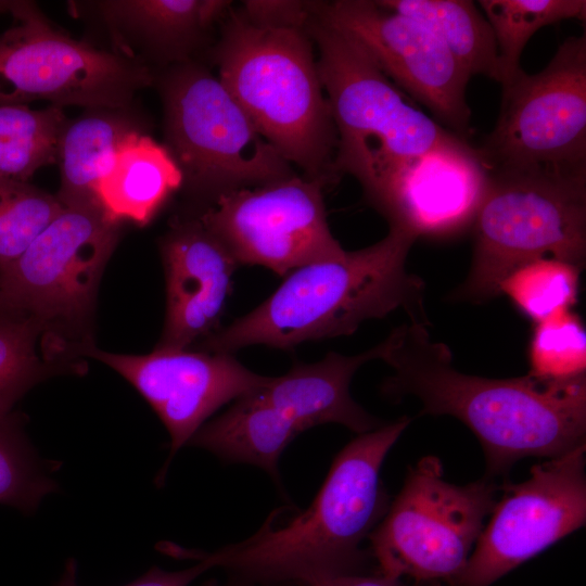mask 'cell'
I'll use <instances>...</instances> for the list:
<instances>
[{
  "label": "cell",
  "instance_id": "1",
  "mask_svg": "<svg viewBox=\"0 0 586 586\" xmlns=\"http://www.w3.org/2000/svg\"><path fill=\"white\" fill-rule=\"evenodd\" d=\"M393 374L382 394L416 397L420 415L451 416L477 437L486 476L505 477L525 457L556 458L585 445L586 374L548 380L525 374L491 379L463 373L445 343L428 326L405 323L385 339L381 358Z\"/></svg>",
  "mask_w": 586,
  "mask_h": 586
},
{
  "label": "cell",
  "instance_id": "2",
  "mask_svg": "<svg viewBox=\"0 0 586 586\" xmlns=\"http://www.w3.org/2000/svg\"><path fill=\"white\" fill-rule=\"evenodd\" d=\"M404 416L359 434L335 456L307 509L269 515L252 536L204 552L214 569L265 586H316L367 573L368 540L390 498L380 477L383 461L409 425Z\"/></svg>",
  "mask_w": 586,
  "mask_h": 586
},
{
  "label": "cell",
  "instance_id": "3",
  "mask_svg": "<svg viewBox=\"0 0 586 586\" xmlns=\"http://www.w3.org/2000/svg\"><path fill=\"white\" fill-rule=\"evenodd\" d=\"M416 240L390 227L372 245L298 267L257 307L196 348L234 354L264 345L292 351L305 342L351 335L362 322L397 309L410 322L428 326L424 282L406 267Z\"/></svg>",
  "mask_w": 586,
  "mask_h": 586
},
{
  "label": "cell",
  "instance_id": "4",
  "mask_svg": "<svg viewBox=\"0 0 586 586\" xmlns=\"http://www.w3.org/2000/svg\"><path fill=\"white\" fill-rule=\"evenodd\" d=\"M314 48L306 28L258 27L231 9L209 58L260 135L303 176L328 187L340 178L337 137Z\"/></svg>",
  "mask_w": 586,
  "mask_h": 586
},
{
  "label": "cell",
  "instance_id": "5",
  "mask_svg": "<svg viewBox=\"0 0 586 586\" xmlns=\"http://www.w3.org/2000/svg\"><path fill=\"white\" fill-rule=\"evenodd\" d=\"M306 30L336 130L335 173L356 178L369 203L410 160L458 137L409 103L348 35L314 13Z\"/></svg>",
  "mask_w": 586,
  "mask_h": 586
},
{
  "label": "cell",
  "instance_id": "6",
  "mask_svg": "<svg viewBox=\"0 0 586 586\" xmlns=\"http://www.w3.org/2000/svg\"><path fill=\"white\" fill-rule=\"evenodd\" d=\"M165 148L191 211L220 196L297 174L203 64H174L161 82Z\"/></svg>",
  "mask_w": 586,
  "mask_h": 586
},
{
  "label": "cell",
  "instance_id": "7",
  "mask_svg": "<svg viewBox=\"0 0 586 586\" xmlns=\"http://www.w3.org/2000/svg\"><path fill=\"white\" fill-rule=\"evenodd\" d=\"M473 252L451 300L483 303L499 295L514 268L552 257L581 269L586 262V180L488 173L471 225Z\"/></svg>",
  "mask_w": 586,
  "mask_h": 586
},
{
  "label": "cell",
  "instance_id": "8",
  "mask_svg": "<svg viewBox=\"0 0 586 586\" xmlns=\"http://www.w3.org/2000/svg\"><path fill=\"white\" fill-rule=\"evenodd\" d=\"M500 491L486 475L466 485L449 483L441 460L423 457L408 468L400 492L368 537L375 571L450 585L466 568Z\"/></svg>",
  "mask_w": 586,
  "mask_h": 586
},
{
  "label": "cell",
  "instance_id": "9",
  "mask_svg": "<svg viewBox=\"0 0 586 586\" xmlns=\"http://www.w3.org/2000/svg\"><path fill=\"white\" fill-rule=\"evenodd\" d=\"M488 173L586 180V33L568 37L536 74L502 86L493 131L477 148Z\"/></svg>",
  "mask_w": 586,
  "mask_h": 586
},
{
  "label": "cell",
  "instance_id": "10",
  "mask_svg": "<svg viewBox=\"0 0 586 586\" xmlns=\"http://www.w3.org/2000/svg\"><path fill=\"white\" fill-rule=\"evenodd\" d=\"M10 14L17 24L0 36V104L48 101L61 109L125 110L154 80L133 56L58 30L31 1L14 0Z\"/></svg>",
  "mask_w": 586,
  "mask_h": 586
},
{
  "label": "cell",
  "instance_id": "11",
  "mask_svg": "<svg viewBox=\"0 0 586 586\" xmlns=\"http://www.w3.org/2000/svg\"><path fill=\"white\" fill-rule=\"evenodd\" d=\"M120 222L101 208L64 206L14 260L0 266V291L11 306L51 324L89 318Z\"/></svg>",
  "mask_w": 586,
  "mask_h": 586
},
{
  "label": "cell",
  "instance_id": "12",
  "mask_svg": "<svg viewBox=\"0 0 586 586\" xmlns=\"http://www.w3.org/2000/svg\"><path fill=\"white\" fill-rule=\"evenodd\" d=\"M327 186L303 175L240 189L195 212L239 266L285 277L306 264L344 252L328 222Z\"/></svg>",
  "mask_w": 586,
  "mask_h": 586
},
{
  "label": "cell",
  "instance_id": "13",
  "mask_svg": "<svg viewBox=\"0 0 586 586\" xmlns=\"http://www.w3.org/2000/svg\"><path fill=\"white\" fill-rule=\"evenodd\" d=\"M501 496L466 568L450 586H492L586 521L585 445L534 464Z\"/></svg>",
  "mask_w": 586,
  "mask_h": 586
},
{
  "label": "cell",
  "instance_id": "14",
  "mask_svg": "<svg viewBox=\"0 0 586 586\" xmlns=\"http://www.w3.org/2000/svg\"><path fill=\"white\" fill-rule=\"evenodd\" d=\"M311 11L348 35L396 87L466 140L471 77L429 27L371 0L311 1Z\"/></svg>",
  "mask_w": 586,
  "mask_h": 586
},
{
  "label": "cell",
  "instance_id": "15",
  "mask_svg": "<svg viewBox=\"0 0 586 586\" xmlns=\"http://www.w3.org/2000/svg\"><path fill=\"white\" fill-rule=\"evenodd\" d=\"M81 353L107 365L149 403L169 434L162 485L175 455L224 405L252 393L269 377L243 366L230 353L155 348L145 355L109 353L85 343Z\"/></svg>",
  "mask_w": 586,
  "mask_h": 586
},
{
  "label": "cell",
  "instance_id": "16",
  "mask_svg": "<svg viewBox=\"0 0 586 586\" xmlns=\"http://www.w3.org/2000/svg\"><path fill=\"white\" fill-rule=\"evenodd\" d=\"M487 183L477 148L455 137L406 163L370 204L390 227L445 238L472 225Z\"/></svg>",
  "mask_w": 586,
  "mask_h": 586
},
{
  "label": "cell",
  "instance_id": "17",
  "mask_svg": "<svg viewBox=\"0 0 586 586\" xmlns=\"http://www.w3.org/2000/svg\"><path fill=\"white\" fill-rule=\"evenodd\" d=\"M166 314L155 348L188 349L217 332L240 267L198 213L175 216L160 242Z\"/></svg>",
  "mask_w": 586,
  "mask_h": 586
},
{
  "label": "cell",
  "instance_id": "18",
  "mask_svg": "<svg viewBox=\"0 0 586 586\" xmlns=\"http://www.w3.org/2000/svg\"><path fill=\"white\" fill-rule=\"evenodd\" d=\"M385 341L357 355L329 352L316 362H295L279 377H269L252 393L301 434L314 426L335 423L364 434L384 424L351 395L356 371L381 359Z\"/></svg>",
  "mask_w": 586,
  "mask_h": 586
},
{
  "label": "cell",
  "instance_id": "19",
  "mask_svg": "<svg viewBox=\"0 0 586 586\" xmlns=\"http://www.w3.org/2000/svg\"><path fill=\"white\" fill-rule=\"evenodd\" d=\"M181 186V171L165 145L138 129L117 146L97 198L111 220L144 226Z\"/></svg>",
  "mask_w": 586,
  "mask_h": 586
},
{
  "label": "cell",
  "instance_id": "20",
  "mask_svg": "<svg viewBox=\"0 0 586 586\" xmlns=\"http://www.w3.org/2000/svg\"><path fill=\"white\" fill-rule=\"evenodd\" d=\"M107 22L141 38L157 59L191 61L232 9L228 0H111L99 2Z\"/></svg>",
  "mask_w": 586,
  "mask_h": 586
},
{
  "label": "cell",
  "instance_id": "21",
  "mask_svg": "<svg viewBox=\"0 0 586 586\" xmlns=\"http://www.w3.org/2000/svg\"><path fill=\"white\" fill-rule=\"evenodd\" d=\"M300 434L249 393L204 423L188 445L207 450L226 463L257 467L278 482L280 457Z\"/></svg>",
  "mask_w": 586,
  "mask_h": 586
},
{
  "label": "cell",
  "instance_id": "22",
  "mask_svg": "<svg viewBox=\"0 0 586 586\" xmlns=\"http://www.w3.org/2000/svg\"><path fill=\"white\" fill-rule=\"evenodd\" d=\"M136 123L118 110H97L66 122L58 141L61 186L56 198L63 206L100 207L98 184L114 153Z\"/></svg>",
  "mask_w": 586,
  "mask_h": 586
},
{
  "label": "cell",
  "instance_id": "23",
  "mask_svg": "<svg viewBox=\"0 0 586 586\" xmlns=\"http://www.w3.org/2000/svg\"><path fill=\"white\" fill-rule=\"evenodd\" d=\"M429 27L471 76L498 81V49L486 17L470 0H377Z\"/></svg>",
  "mask_w": 586,
  "mask_h": 586
},
{
  "label": "cell",
  "instance_id": "24",
  "mask_svg": "<svg viewBox=\"0 0 586 586\" xmlns=\"http://www.w3.org/2000/svg\"><path fill=\"white\" fill-rule=\"evenodd\" d=\"M498 49L501 87L522 71L521 55L532 36L564 20H586L585 0H480Z\"/></svg>",
  "mask_w": 586,
  "mask_h": 586
},
{
  "label": "cell",
  "instance_id": "25",
  "mask_svg": "<svg viewBox=\"0 0 586 586\" xmlns=\"http://www.w3.org/2000/svg\"><path fill=\"white\" fill-rule=\"evenodd\" d=\"M24 426V416L16 411L0 419V505L31 514L59 489L52 475L61 463L41 458Z\"/></svg>",
  "mask_w": 586,
  "mask_h": 586
},
{
  "label": "cell",
  "instance_id": "26",
  "mask_svg": "<svg viewBox=\"0 0 586 586\" xmlns=\"http://www.w3.org/2000/svg\"><path fill=\"white\" fill-rule=\"evenodd\" d=\"M582 269L568 262L543 257L510 271L499 283V294L534 322L565 309L577 301Z\"/></svg>",
  "mask_w": 586,
  "mask_h": 586
},
{
  "label": "cell",
  "instance_id": "27",
  "mask_svg": "<svg viewBox=\"0 0 586 586\" xmlns=\"http://www.w3.org/2000/svg\"><path fill=\"white\" fill-rule=\"evenodd\" d=\"M43 330L39 320L27 315L0 320V419L55 370L37 352Z\"/></svg>",
  "mask_w": 586,
  "mask_h": 586
},
{
  "label": "cell",
  "instance_id": "28",
  "mask_svg": "<svg viewBox=\"0 0 586 586\" xmlns=\"http://www.w3.org/2000/svg\"><path fill=\"white\" fill-rule=\"evenodd\" d=\"M527 374L568 380L586 374V332L572 309L535 322L527 351Z\"/></svg>",
  "mask_w": 586,
  "mask_h": 586
},
{
  "label": "cell",
  "instance_id": "29",
  "mask_svg": "<svg viewBox=\"0 0 586 586\" xmlns=\"http://www.w3.org/2000/svg\"><path fill=\"white\" fill-rule=\"evenodd\" d=\"M63 208L29 182L0 176V266L18 257Z\"/></svg>",
  "mask_w": 586,
  "mask_h": 586
},
{
  "label": "cell",
  "instance_id": "30",
  "mask_svg": "<svg viewBox=\"0 0 586 586\" xmlns=\"http://www.w3.org/2000/svg\"><path fill=\"white\" fill-rule=\"evenodd\" d=\"M61 107L34 110L24 104H0V140L56 142L66 124Z\"/></svg>",
  "mask_w": 586,
  "mask_h": 586
},
{
  "label": "cell",
  "instance_id": "31",
  "mask_svg": "<svg viewBox=\"0 0 586 586\" xmlns=\"http://www.w3.org/2000/svg\"><path fill=\"white\" fill-rule=\"evenodd\" d=\"M58 143L42 140H0V176L29 182L41 167L55 163Z\"/></svg>",
  "mask_w": 586,
  "mask_h": 586
},
{
  "label": "cell",
  "instance_id": "32",
  "mask_svg": "<svg viewBox=\"0 0 586 586\" xmlns=\"http://www.w3.org/2000/svg\"><path fill=\"white\" fill-rule=\"evenodd\" d=\"M240 13L258 27L305 29L311 17V1L245 0Z\"/></svg>",
  "mask_w": 586,
  "mask_h": 586
},
{
  "label": "cell",
  "instance_id": "33",
  "mask_svg": "<svg viewBox=\"0 0 586 586\" xmlns=\"http://www.w3.org/2000/svg\"><path fill=\"white\" fill-rule=\"evenodd\" d=\"M194 559L195 564L176 571L151 566L144 574L124 586H190L194 581L206 572L214 570L212 562L203 552H194L186 556ZM78 564L76 559L69 558L65 562L64 570L54 586H79Z\"/></svg>",
  "mask_w": 586,
  "mask_h": 586
},
{
  "label": "cell",
  "instance_id": "34",
  "mask_svg": "<svg viewBox=\"0 0 586 586\" xmlns=\"http://www.w3.org/2000/svg\"><path fill=\"white\" fill-rule=\"evenodd\" d=\"M316 586H442V583L392 578L373 571L335 577Z\"/></svg>",
  "mask_w": 586,
  "mask_h": 586
},
{
  "label": "cell",
  "instance_id": "35",
  "mask_svg": "<svg viewBox=\"0 0 586 586\" xmlns=\"http://www.w3.org/2000/svg\"><path fill=\"white\" fill-rule=\"evenodd\" d=\"M199 586H265V585H259V584H255V583L246 582L237 577L229 576L228 579L226 581L211 578L203 582Z\"/></svg>",
  "mask_w": 586,
  "mask_h": 586
},
{
  "label": "cell",
  "instance_id": "36",
  "mask_svg": "<svg viewBox=\"0 0 586 586\" xmlns=\"http://www.w3.org/2000/svg\"><path fill=\"white\" fill-rule=\"evenodd\" d=\"M23 314L16 311L8 302L3 293L0 291V320L22 316Z\"/></svg>",
  "mask_w": 586,
  "mask_h": 586
},
{
  "label": "cell",
  "instance_id": "37",
  "mask_svg": "<svg viewBox=\"0 0 586 586\" xmlns=\"http://www.w3.org/2000/svg\"><path fill=\"white\" fill-rule=\"evenodd\" d=\"M14 0H0V14L10 13Z\"/></svg>",
  "mask_w": 586,
  "mask_h": 586
}]
</instances>
